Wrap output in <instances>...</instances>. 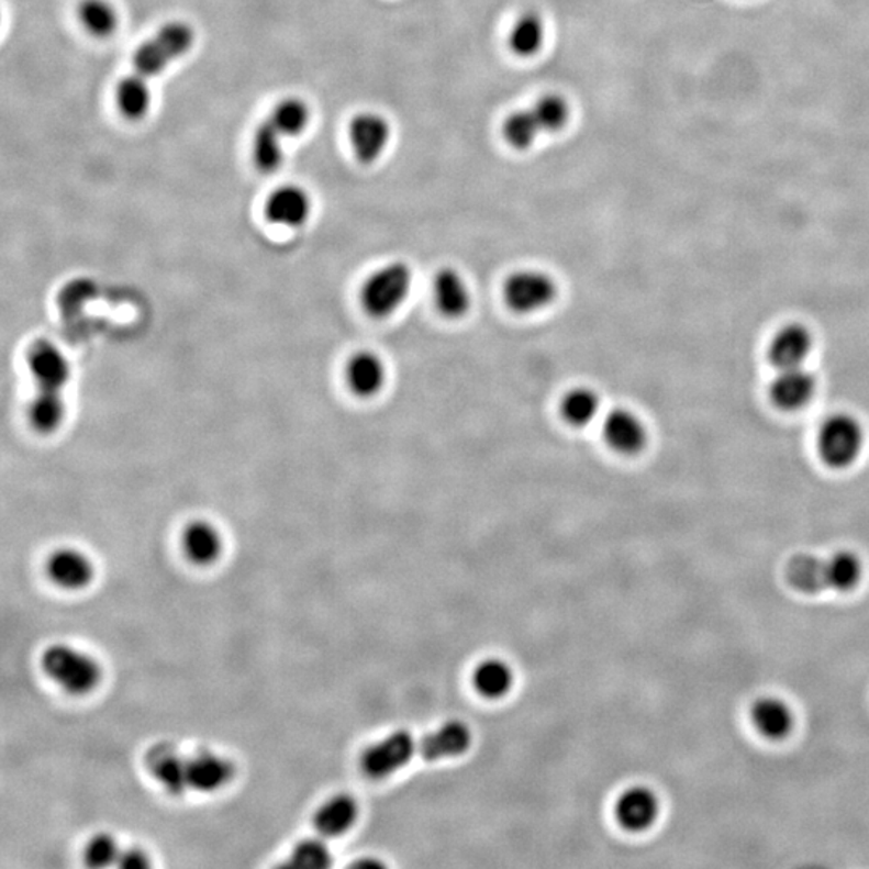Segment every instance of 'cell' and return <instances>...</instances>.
Returning <instances> with one entry per match:
<instances>
[{"mask_svg": "<svg viewBox=\"0 0 869 869\" xmlns=\"http://www.w3.org/2000/svg\"><path fill=\"white\" fill-rule=\"evenodd\" d=\"M234 775V765L220 755L199 753L187 758V782L193 791H218L231 782Z\"/></svg>", "mask_w": 869, "mask_h": 869, "instance_id": "cell-18", "label": "cell"}, {"mask_svg": "<svg viewBox=\"0 0 869 869\" xmlns=\"http://www.w3.org/2000/svg\"><path fill=\"white\" fill-rule=\"evenodd\" d=\"M41 665L47 677L68 694H88L100 681L99 664L65 644L47 647L41 657Z\"/></svg>", "mask_w": 869, "mask_h": 869, "instance_id": "cell-5", "label": "cell"}, {"mask_svg": "<svg viewBox=\"0 0 869 869\" xmlns=\"http://www.w3.org/2000/svg\"><path fill=\"white\" fill-rule=\"evenodd\" d=\"M145 767L152 777L172 795H181L189 789L187 782V758H183L171 744H155L145 755Z\"/></svg>", "mask_w": 869, "mask_h": 869, "instance_id": "cell-15", "label": "cell"}, {"mask_svg": "<svg viewBox=\"0 0 869 869\" xmlns=\"http://www.w3.org/2000/svg\"><path fill=\"white\" fill-rule=\"evenodd\" d=\"M532 110L543 133H557V131L564 130L570 120L569 102L557 93L543 96Z\"/></svg>", "mask_w": 869, "mask_h": 869, "instance_id": "cell-32", "label": "cell"}, {"mask_svg": "<svg viewBox=\"0 0 869 869\" xmlns=\"http://www.w3.org/2000/svg\"><path fill=\"white\" fill-rule=\"evenodd\" d=\"M755 729L771 740H781L792 733L795 725L794 712L778 698H760L750 709Z\"/></svg>", "mask_w": 869, "mask_h": 869, "instance_id": "cell-21", "label": "cell"}, {"mask_svg": "<svg viewBox=\"0 0 869 869\" xmlns=\"http://www.w3.org/2000/svg\"><path fill=\"white\" fill-rule=\"evenodd\" d=\"M415 750L422 754V740L421 744L415 743L414 737L406 732L390 734L366 750L361 760L363 770L370 778L390 777L414 757Z\"/></svg>", "mask_w": 869, "mask_h": 869, "instance_id": "cell-8", "label": "cell"}, {"mask_svg": "<svg viewBox=\"0 0 869 869\" xmlns=\"http://www.w3.org/2000/svg\"><path fill=\"white\" fill-rule=\"evenodd\" d=\"M514 683L511 667L503 660H484L474 671V684L488 699L503 698Z\"/></svg>", "mask_w": 869, "mask_h": 869, "instance_id": "cell-29", "label": "cell"}, {"mask_svg": "<svg viewBox=\"0 0 869 869\" xmlns=\"http://www.w3.org/2000/svg\"><path fill=\"white\" fill-rule=\"evenodd\" d=\"M313 202L300 186H282L266 200L265 216L279 227L298 230L310 221Z\"/></svg>", "mask_w": 869, "mask_h": 869, "instance_id": "cell-13", "label": "cell"}, {"mask_svg": "<svg viewBox=\"0 0 869 869\" xmlns=\"http://www.w3.org/2000/svg\"><path fill=\"white\" fill-rule=\"evenodd\" d=\"M79 20L97 37L112 36L118 26L116 10L107 0H85L79 5Z\"/></svg>", "mask_w": 869, "mask_h": 869, "instance_id": "cell-30", "label": "cell"}, {"mask_svg": "<svg viewBox=\"0 0 869 869\" xmlns=\"http://www.w3.org/2000/svg\"><path fill=\"white\" fill-rule=\"evenodd\" d=\"M864 443L865 434L860 422L848 414L831 415L820 428V456L827 466L836 469L851 466L860 456Z\"/></svg>", "mask_w": 869, "mask_h": 869, "instance_id": "cell-6", "label": "cell"}, {"mask_svg": "<svg viewBox=\"0 0 869 869\" xmlns=\"http://www.w3.org/2000/svg\"><path fill=\"white\" fill-rule=\"evenodd\" d=\"M345 382L355 397L363 400L376 398L389 382V367L379 353L359 349L346 361Z\"/></svg>", "mask_w": 869, "mask_h": 869, "instance_id": "cell-11", "label": "cell"}, {"mask_svg": "<svg viewBox=\"0 0 869 869\" xmlns=\"http://www.w3.org/2000/svg\"><path fill=\"white\" fill-rule=\"evenodd\" d=\"M283 137L276 130L275 124L266 118L255 136H253V161L258 166L259 171L272 172L279 168L283 160Z\"/></svg>", "mask_w": 869, "mask_h": 869, "instance_id": "cell-27", "label": "cell"}, {"mask_svg": "<svg viewBox=\"0 0 869 869\" xmlns=\"http://www.w3.org/2000/svg\"><path fill=\"white\" fill-rule=\"evenodd\" d=\"M432 300L446 320H463L472 310V287L458 269L443 268L432 280Z\"/></svg>", "mask_w": 869, "mask_h": 869, "instance_id": "cell-10", "label": "cell"}, {"mask_svg": "<svg viewBox=\"0 0 869 869\" xmlns=\"http://www.w3.org/2000/svg\"><path fill=\"white\" fill-rule=\"evenodd\" d=\"M196 43V31L190 24H165L154 37L145 41L134 54L133 75L120 82L116 91L118 109L127 120H141L151 109L152 78L160 76L172 62L181 58Z\"/></svg>", "mask_w": 869, "mask_h": 869, "instance_id": "cell-1", "label": "cell"}, {"mask_svg": "<svg viewBox=\"0 0 869 869\" xmlns=\"http://www.w3.org/2000/svg\"><path fill=\"white\" fill-rule=\"evenodd\" d=\"M617 822L625 829L640 833L656 823L660 812L657 795L650 789L636 786L623 792L617 801Z\"/></svg>", "mask_w": 869, "mask_h": 869, "instance_id": "cell-17", "label": "cell"}, {"mask_svg": "<svg viewBox=\"0 0 869 869\" xmlns=\"http://www.w3.org/2000/svg\"><path fill=\"white\" fill-rule=\"evenodd\" d=\"M778 370L770 389L773 403L786 411L801 410L809 404L816 391L815 376L803 366Z\"/></svg>", "mask_w": 869, "mask_h": 869, "instance_id": "cell-14", "label": "cell"}, {"mask_svg": "<svg viewBox=\"0 0 869 869\" xmlns=\"http://www.w3.org/2000/svg\"><path fill=\"white\" fill-rule=\"evenodd\" d=\"M182 549L187 559L196 566H211L223 553V536L210 522L193 521L183 528Z\"/></svg>", "mask_w": 869, "mask_h": 869, "instance_id": "cell-19", "label": "cell"}, {"mask_svg": "<svg viewBox=\"0 0 869 869\" xmlns=\"http://www.w3.org/2000/svg\"><path fill=\"white\" fill-rule=\"evenodd\" d=\"M543 130L533 110H521L512 113L504 123V137L515 151H528Z\"/></svg>", "mask_w": 869, "mask_h": 869, "instance_id": "cell-31", "label": "cell"}, {"mask_svg": "<svg viewBox=\"0 0 869 869\" xmlns=\"http://www.w3.org/2000/svg\"><path fill=\"white\" fill-rule=\"evenodd\" d=\"M120 854L116 840L110 834H97L85 848V861L91 868H107L116 865Z\"/></svg>", "mask_w": 869, "mask_h": 869, "instance_id": "cell-34", "label": "cell"}, {"mask_svg": "<svg viewBox=\"0 0 869 869\" xmlns=\"http://www.w3.org/2000/svg\"><path fill=\"white\" fill-rule=\"evenodd\" d=\"M861 578L864 564L850 550H840L824 559L799 554L786 566V581L789 587L803 594H818L823 591L848 593L858 587Z\"/></svg>", "mask_w": 869, "mask_h": 869, "instance_id": "cell-2", "label": "cell"}, {"mask_svg": "<svg viewBox=\"0 0 869 869\" xmlns=\"http://www.w3.org/2000/svg\"><path fill=\"white\" fill-rule=\"evenodd\" d=\"M813 348V337L809 328L801 324L782 327L770 345L771 363L778 369L803 366Z\"/></svg>", "mask_w": 869, "mask_h": 869, "instance_id": "cell-20", "label": "cell"}, {"mask_svg": "<svg viewBox=\"0 0 869 869\" xmlns=\"http://www.w3.org/2000/svg\"><path fill=\"white\" fill-rule=\"evenodd\" d=\"M545 22L536 13L519 16L509 34V47L519 57H533L545 46Z\"/></svg>", "mask_w": 869, "mask_h": 869, "instance_id": "cell-26", "label": "cell"}, {"mask_svg": "<svg viewBox=\"0 0 869 869\" xmlns=\"http://www.w3.org/2000/svg\"><path fill=\"white\" fill-rule=\"evenodd\" d=\"M559 283L543 269L524 268L511 272L503 283L505 307L519 316L543 313L557 301Z\"/></svg>", "mask_w": 869, "mask_h": 869, "instance_id": "cell-4", "label": "cell"}, {"mask_svg": "<svg viewBox=\"0 0 869 869\" xmlns=\"http://www.w3.org/2000/svg\"><path fill=\"white\" fill-rule=\"evenodd\" d=\"M48 578L64 590L76 591L88 587L93 578V566L81 550L57 549L48 556L46 564Z\"/></svg>", "mask_w": 869, "mask_h": 869, "instance_id": "cell-16", "label": "cell"}, {"mask_svg": "<svg viewBox=\"0 0 869 869\" xmlns=\"http://www.w3.org/2000/svg\"><path fill=\"white\" fill-rule=\"evenodd\" d=\"M26 363L37 394L65 397L73 369L68 356L60 346L46 338H40L27 348Z\"/></svg>", "mask_w": 869, "mask_h": 869, "instance_id": "cell-7", "label": "cell"}, {"mask_svg": "<svg viewBox=\"0 0 869 869\" xmlns=\"http://www.w3.org/2000/svg\"><path fill=\"white\" fill-rule=\"evenodd\" d=\"M472 744V733L464 723L449 722L422 739L421 757L425 760H442L463 755Z\"/></svg>", "mask_w": 869, "mask_h": 869, "instance_id": "cell-22", "label": "cell"}, {"mask_svg": "<svg viewBox=\"0 0 869 869\" xmlns=\"http://www.w3.org/2000/svg\"><path fill=\"white\" fill-rule=\"evenodd\" d=\"M358 818V803L341 794L324 803L314 815V827L322 837H338L348 833Z\"/></svg>", "mask_w": 869, "mask_h": 869, "instance_id": "cell-24", "label": "cell"}, {"mask_svg": "<svg viewBox=\"0 0 869 869\" xmlns=\"http://www.w3.org/2000/svg\"><path fill=\"white\" fill-rule=\"evenodd\" d=\"M601 435L605 445L623 456H635L647 445V428L636 412L615 408L601 417Z\"/></svg>", "mask_w": 869, "mask_h": 869, "instance_id": "cell-9", "label": "cell"}, {"mask_svg": "<svg viewBox=\"0 0 869 869\" xmlns=\"http://www.w3.org/2000/svg\"><path fill=\"white\" fill-rule=\"evenodd\" d=\"M116 867L141 869L151 867V861H148L147 855L138 850V848H127V850L121 851L120 857H118Z\"/></svg>", "mask_w": 869, "mask_h": 869, "instance_id": "cell-35", "label": "cell"}, {"mask_svg": "<svg viewBox=\"0 0 869 869\" xmlns=\"http://www.w3.org/2000/svg\"><path fill=\"white\" fill-rule=\"evenodd\" d=\"M391 127L389 120L379 113H359L349 124V141L356 158L365 165H372L382 157L389 147Z\"/></svg>", "mask_w": 869, "mask_h": 869, "instance_id": "cell-12", "label": "cell"}, {"mask_svg": "<svg viewBox=\"0 0 869 869\" xmlns=\"http://www.w3.org/2000/svg\"><path fill=\"white\" fill-rule=\"evenodd\" d=\"M560 415L572 427L583 428L601 421L604 415L598 391L587 386L573 387L564 393L559 404Z\"/></svg>", "mask_w": 869, "mask_h": 869, "instance_id": "cell-23", "label": "cell"}, {"mask_svg": "<svg viewBox=\"0 0 869 869\" xmlns=\"http://www.w3.org/2000/svg\"><path fill=\"white\" fill-rule=\"evenodd\" d=\"M67 400L65 397H54V394L34 393L27 406L31 427L41 435H52L60 431L62 425L67 421Z\"/></svg>", "mask_w": 869, "mask_h": 869, "instance_id": "cell-25", "label": "cell"}, {"mask_svg": "<svg viewBox=\"0 0 869 869\" xmlns=\"http://www.w3.org/2000/svg\"><path fill=\"white\" fill-rule=\"evenodd\" d=\"M290 865L296 868L324 869L332 865V855L327 846L317 839L301 840L293 848Z\"/></svg>", "mask_w": 869, "mask_h": 869, "instance_id": "cell-33", "label": "cell"}, {"mask_svg": "<svg viewBox=\"0 0 869 869\" xmlns=\"http://www.w3.org/2000/svg\"><path fill=\"white\" fill-rule=\"evenodd\" d=\"M268 118L275 124L276 130L279 131L280 136L292 138L300 136L307 130L308 124H310L311 112L304 100L289 97V99L277 103Z\"/></svg>", "mask_w": 869, "mask_h": 869, "instance_id": "cell-28", "label": "cell"}, {"mask_svg": "<svg viewBox=\"0 0 869 869\" xmlns=\"http://www.w3.org/2000/svg\"><path fill=\"white\" fill-rule=\"evenodd\" d=\"M414 286L411 266L391 261L367 276L359 290V303L374 320H387L410 300Z\"/></svg>", "mask_w": 869, "mask_h": 869, "instance_id": "cell-3", "label": "cell"}]
</instances>
